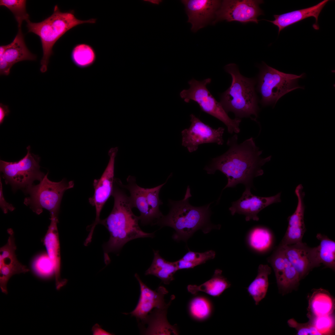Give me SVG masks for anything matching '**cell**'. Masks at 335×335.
<instances>
[{"label": "cell", "instance_id": "1", "mask_svg": "<svg viewBox=\"0 0 335 335\" xmlns=\"http://www.w3.org/2000/svg\"><path fill=\"white\" fill-rule=\"evenodd\" d=\"M238 140L236 134L229 138L227 142L228 150L212 159L204 169L208 174H214L219 170L226 175L228 182L223 190L234 187L239 184L251 188L253 179L264 174L261 167L272 157L263 158L261 156L262 151L256 146L253 138L240 144L238 143Z\"/></svg>", "mask_w": 335, "mask_h": 335}, {"label": "cell", "instance_id": "2", "mask_svg": "<svg viewBox=\"0 0 335 335\" xmlns=\"http://www.w3.org/2000/svg\"><path fill=\"white\" fill-rule=\"evenodd\" d=\"M122 184L114 183L112 196L113 209L108 216L101 220L108 230L110 238L104 246L105 257L110 252L119 251L127 242L138 238H153L154 233H147L140 228L139 217L133 213L129 197L122 189Z\"/></svg>", "mask_w": 335, "mask_h": 335}, {"label": "cell", "instance_id": "3", "mask_svg": "<svg viewBox=\"0 0 335 335\" xmlns=\"http://www.w3.org/2000/svg\"><path fill=\"white\" fill-rule=\"evenodd\" d=\"M191 196L188 186L184 198L179 201L169 200V213L163 215L154 223L161 227L168 226L174 229L175 232L172 237L176 241H186L200 229L207 233L212 229L221 227L220 225H214L210 221L211 203L202 206H193L189 202Z\"/></svg>", "mask_w": 335, "mask_h": 335}, {"label": "cell", "instance_id": "4", "mask_svg": "<svg viewBox=\"0 0 335 335\" xmlns=\"http://www.w3.org/2000/svg\"><path fill=\"white\" fill-rule=\"evenodd\" d=\"M96 22L95 19L86 20L78 19L74 10L62 12L57 5L54 7L52 14L42 21L38 23H33L29 20L27 21L28 32L38 36L41 41L43 55L40 62L41 72L44 73L47 71L49 58L53 53V47L60 37L78 25L94 24Z\"/></svg>", "mask_w": 335, "mask_h": 335}, {"label": "cell", "instance_id": "5", "mask_svg": "<svg viewBox=\"0 0 335 335\" xmlns=\"http://www.w3.org/2000/svg\"><path fill=\"white\" fill-rule=\"evenodd\" d=\"M225 69L231 76L230 87L221 97L220 103L226 112H232L236 118L258 117L259 108L255 90V83L240 73L236 65L228 64Z\"/></svg>", "mask_w": 335, "mask_h": 335}, {"label": "cell", "instance_id": "6", "mask_svg": "<svg viewBox=\"0 0 335 335\" xmlns=\"http://www.w3.org/2000/svg\"><path fill=\"white\" fill-rule=\"evenodd\" d=\"M48 172L38 185L33 184L25 189L29 195L25 198L24 203L38 215L43 209L50 212V215L58 216L61 199L65 192L73 188V181L63 179L59 182H54L47 177Z\"/></svg>", "mask_w": 335, "mask_h": 335}, {"label": "cell", "instance_id": "7", "mask_svg": "<svg viewBox=\"0 0 335 335\" xmlns=\"http://www.w3.org/2000/svg\"><path fill=\"white\" fill-rule=\"evenodd\" d=\"M211 79L207 78L202 81L194 79L188 82L190 86L188 89L181 92L180 96L185 102H189L190 100L196 102L203 111L216 118L226 126L229 133H238L241 122L240 118H230L220 102L217 101L207 87Z\"/></svg>", "mask_w": 335, "mask_h": 335}, {"label": "cell", "instance_id": "8", "mask_svg": "<svg viewBox=\"0 0 335 335\" xmlns=\"http://www.w3.org/2000/svg\"><path fill=\"white\" fill-rule=\"evenodd\" d=\"M304 76V73L299 75L287 74L265 64L260 71L258 85L261 103L264 106L275 104L288 93L298 88L304 89L297 83Z\"/></svg>", "mask_w": 335, "mask_h": 335}, {"label": "cell", "instance_id": "9", "mask_svg": "<svg viewBox=\"0 0 335 335\" xmlns=\"http://www.w3.org/2000/svg\"><path fill=\"white\" fill-rule=\"evenodd\" d=\"M27 153L18 161L8 162L0 160V170L6 183L10 184L14 191L26 189L35 180L40 181L45 176L40 170V157L30 152V147L26 148Z\"/></svg>", "mask_w": 335, "mask_h": 335}, {"label": "cell", "instance_id": "10", "mask_svg": "<svg viewBox=\"0 0 335 335\" xmlns=\"http://www.w3.org/2000/svg\"><path fill=\"white\" fill-rule=\"evenodd\" d=\"M261 0H225L221 2L212 23L220 21H238L242 23H258L259 16L263 14L259 5Z\"/></svg>", "mask_w": 335, "mask_h": 335}, {"label": "cell", "instance_id": "11", "mask_svg": "<svg viewBox=\"0 0 335 335\" xmlns=\"http://www.w3.org/2000/svg\"><path fill=\"white\" fill-rule=\"evenodd\" d=\"M118 150L117 147L112 148L109 150L108 152L109 160L106 168L101 177L93 181L94 192L93 195L89 198V202L95 208L96 218L89 233L91 236L92 235L96 226L100 223V215L103 206L112 195L115 180V159Z\"/></svg>", "mask_w": 335, "mask_h": 335}, {"label": "cell", "instance_id": "12", "mask_svg": "<svg viewBox=\"0 0 335 335\" xmlns=\"http://www.w3.org/2000/svg\"><path fill=\"white\" fill-rule=\"evenodd\" d=\"M190 127L182 131V145L190 153L196 150L200 145L215 143L222 145L225 129L219 127L214 129L200 120L193 114L190 115Z\"/></svg>", "mask_w": 335, "mask_h": 335}, {"label": "cell", "instance_id": "13", "mask_svg": "<svg viewBox=\"0 0 335 335\" xmlns=\"http://www.w3.org/2000/svg\"><path fill=\"white\" fill-rule=\"evenodd\" d=\"M135 276L139 284L140 294L135 308L129 314L144 322L149 313H150L154 308L168 307L175 297L174 296L172 297L170 302L166 304L164 297L168 292L165 288L160 286L155 290H153L143 283L137 273L135 274Z\"/></svg>", "mask_w": 335, "mask_h": 335}, {"label": "cell", "instance_id": "14", "mask_svg": "<svg viewBox=\"0 0 335 335\" xmlns=\"http://www.w3.org/2000/svg\"><path fill=\"white\" fill-rule=\"evenodd\" d=\"M250 190V187H245L241 197L232 203L229 210L232 215L236 213L243 214L245 216L246 221L251 220L258 221L257 215L260 212L273 203L281 201V193L272 196L262 197L252 194Z\"/></svg>", "mask_w": 335, "mask_h": 335}, {"label": "cell", "instance_id": "15", "mask_svg": "<svg viewBox=\"0 0 335 335\" xmlns=\"http://www.w3.org/2000/svg\"><path fill=\"white\" fill-rule=\"evenodd\" d=\"M285 255L301 279L313 268L320 265L315 247L311 248L302 242L285 245L281 243Z\"/></svg>", "mask_w": 335, "mask_h": 335}, {"label": "cell", "instance_id": "16", "mask_svg": "<svg viewBox=\"0 0 335 335\" xmlns=\"http://www.w3.org/2000/svg\"><path fill=\"white\" fill-rule=\"evenodd\" d=\"M188 17L191 24V30L196 32L206 26L214 18L221 2L217 0H183Z\"/></svg>", "mask_w": 335, "mask_h": 335}, {"label": "cell", "instance_id": "17", "mask_svg": "<svg viewBox=\"0 0 335 335\" xmlns=\"http://www.w3.org/2000/svg\"><path fill=\"white\" fill-rule=\"evenodd\" d=\"M301 184L299 185L295 189L297 204L294 212L288 218V227L280 243L282 244L288 245L302 242L306 230L304 221L305 206L303 200L305 194Z\"/></svg>", "mask_w": 335, "mask_h": 335}, {"label": "cell", "instance_id": "18", "mask_svg": "<svg viewBox=\"0 0 335 335\" xmlns=\"http://www.w3.org/2000/svg\"><path fill=\"white\" fill-rule=\"evenodd\" d=\"M50 217L51 223L43 242L54 267L56 288L59 290L66 284L67 280L61 279L60 277V257L57 227L58 216H52Z\"/></svg>", "mask_w": 335, "mask_h": 335}, {"label": "cell", "instance_id": "19", "mask_svg": "<svg viewBox=\"0 0 335 335\" xmlns=\"http://www.w3.org/2000/svg\"><path fill=\"white\" fill-rule=\"evenodd\" d=\"M7 232L9 234L7 242L0 248V275L4 279L8 280L14 275L25 273L29 270L16 258V247L13 230L9 229Z\"/></svg>", "mask_w": 335, "mask_h": 335}, {"label": "cell", "instance_id": "20", "mask_svg": "<svg viewBox=\"0 0 335 335\" xmlns=\"http://www.w3.org/2000/svg\"><path fill=\"white\" fill-rule=\"evenodd\" d=\"M328 1V0H324L315 5L308 8L281 15H274V20L267 21L272 23L278 27L279 34L285 28L307 18L313 17L315 18L316 21L315 24L313 25V27L315 29H318L319 28L318 25V16L323 7Z\"/></svg>", "mask_w": 335, "mask_h": 335}, {"label": "cell", "instance_id": "21", "mask_svg": "<svg viewBox=\"0 0 335 335\" xmlns=\"http://www.w3.org/2000/svg\"><path fill=\"white\" fill-rule=\"evenodd\" d=\"M127 184L123 185L124 188L129 192L130 202L132 208H136L139 211V216L141 223L143 225L153 224L156 219L148 204L144 188L136 184L135 177L129 176L127 178Z\"/></svg>", "mask_w": 335, "mask_h": 335}, {"label": "cell", "instance_id": "22", "mask_svg": "<svg viewBox=\"0 0 335 335\" xmlns=\"http://www.w3.org/2000/svg\"><path fill=\"white\" fill-rule=\"evenodd\" d=\"M3 46L5 51L3 54H0V56L4 58L11 67L19 62L34 60L36 59V55L30 52L25 45L21 28H18V33L13 41Z\"/></svg>", "mask_w": 335, "mask_h": 335}, {"label": "cell", "instance_id": "23", "mask_svg": "<svg viewBox=\"0 0 335 335\" xmlns=\"http://www.w3.org/2000/svg\"><path fill=\"white\" fill-rule=\"evenodd\" d=\"M222 273L221 270H216L212 278L203 284L199 285H189L187 288L188 292L193 295L201 292L213 297H219L231 286L230 283Z\"/></svg>", "mask_w": 335, "mask_h": 335}, {"label": "cell", "instance_id": "24", "mask_svg": "<svg viewBox=\"0 0 335 335\" xmlns=\"http://www.w3.org/2000/svg\"><path fill=\"white\" fill-rule=\"evenodd\" d=\"M154 257L152 264L146 271V275H153L166 284L174 279V275L178 270L175 262L165 260L160 255L158 250H154Z\"/></svg>", "mask_w": 335, "mask_h": 335}, {"label": "cell", "instance_id": "25", "mask_svg": "<svg viewBox=\"0 0 335 335\" xmlns=\"http://www.w3.org/2000/svg\"><path fill=\"white\" fill-rule=\"evenodd\" d=\"M271 272L268 265H260L256 277L247 288L256 305L266 296L269 285L268 277Z\"/></svg>", "mask_w": 335, "mask_h": 335}, {"label": "cell", "instance_id": "26", "mask_svg": "<svg viewBox=\"0 0 335 335\" xmlns=\"http://www.w3.org/2000/svg\"><path fill=\"white\" fill-rule=\"evenodd\" d=\"M168 307L162 309L156 308L154 312L148 316L145 322L150 320V324L147 329L149 331L154 328L152 334L154 335H177L178 332L176 327L171 325L167 319V312Z\"/></svg>", "mask_w": 335, "mask_h": 335}, {"label": "cell", "instance_id": "27", "mask_svg": "<svg viewBox=\"0 0 335 335\" xmlns=\"http://www.w3.org/2000/svg\"><path fill=\"white\" fill-rule=\"evenodd\" d=\"M316 238L320 241L319 245L315 247L317 255L320 264L334 270L335 267V242L327 236L320 233Z\"/></svg>", "mask_w": 335, "mask_h": 335}, {"label": "cell", "instance_id": "28", "mask_svg": "<svg viewBox=\"0 0 335 335\" xmlns=\"http://www.w3.org/2000/svg\"><path fill=\"white\" fill-rule=\"evenodd\" d=\"M71 58L74 64L80 68L89 67L96 61V56L93 48L85 43L76 45L73 48Z\"/></svg>", "mask_w": 335, "mask_h": 335}, {"label": "cell", "instance_id": "29", "mask_svg": "<svg viewBox=\"0 0 335 335\" xmlns=\"http://www.w3.org/2000/svg\"><path fill=\"white\" fill-rule=\"evenodd\" d=\"M311 315L319 316L332 314L334 310V302L328 294L323 291L313 294L310 303Z\"/></svg>", "mask_w": 335, "mask_h": 335}, {"label": "cell", "instance_id": "30", "mask_svg": "<svg viewBox=\"0 0 335 335\" xmlns=\"http://www.w3.org/2000/svg\"><path fill=\"white\" fill-rule=\"evenodd\" d=\"M215 251L209 250L203 252L189 251L181 259L175 261L178 270L193 268L204 264L215 257Z\"/></svg>", "mask_w": 335, "mask_h": 335}, {"label": "cell", "instance_id": "31", "mask_svg": "<svg viewBox=\"0 0 335 335\" xmlns=\"http://www.w3.org/2000/svg\"><path fill=\"white\" fill-rule=\"evenodd\" d=\"M189 308L191 316L199 321L203 320L208 318L212 311V306L211 302L206 297L201 296L197 297L192 299Z\"/></svg>", "mask_w": 335, "mask_h": 335}, {"label": "cell", "instance_id": "32", "mask_svg": "<svg viewBox=\"0 0 335 335\" xmlns=\"http://www.w3.org/2000/svg\"><path fill=\"white\" fill-rule=\"evenodd\" d=\"M26 1L25 0H1L0 5L8 8L13 14L18 23V27L21 28L23 21L29 20L26 10Z\"/></svg>", "mask_w": 335, "mask_h": 335}, {"label": "cell", "instance_id": "33", "mask_svg": "<svg viewBox=\"0 0 335 335\" xmlns=\"http://www.w3.org/2000/svg\"><path fill=\"white\" fill-rule=\"evenodd\" d=\"M271 241V235L266 229L257 227L250 232L249 237V243L254 249L261 251L266 249Z\"/></svg>", "mask_w": 335, "mask_h": 335}, {"label": "cell", "instance_id": "34", "mask_svg": "<svg viewBox=\"0 0 335 335\" xmlns=\"http://www.w3.org/2000/svg\"><path fill=\"white\" fill-rule=\"evenodd\" d=\"M168 178L164 183L150 188L144 190L149 207L154 214L156 221L163 215L159 210V206L163 203L159 198V193L162 187L166 183Z\"/></svg>", "mask_w": 335, "mask_h": 335}, {"label": "cell", "instance_id": "35", "mask_svg": "<svg viewBox=\"0 0 335 335\" xmlns=\"http://www.w3.org/2000/svg\"><path fill=\"white\" fill-rule=\"evenodd\" d=\"M332 314L319 316L309 315L310 323L321 335L332 334L334 331V319Z\"/></svg>", "mask_w": 335, "mask_h": 335}, {"label": "cell", "instance_id": "36", "mask_svg": "<svg viewBox=\"0 0 335 335\" xmlns=\"http://www.w3.org/2000/svg\"><path fill=\"white\" fill-rule=\"evenodd\" d=\"M300 279L298 273L287 258L281 281L278 285L279 289L286 290L291 288L297 285Z\"/></svg>", "mask_w": 335, "mask_h": 335}, {"label": "cell", "instance_id": "37", "mask_svg": "<svg viewBox=\"0 0 335 335\" xmlns=\"http://www.w3.org/2000/svg\"><path fill=\"white\" fill-rule=\"evenodd\" d=\"M33 268L35 272L40 276H46L55 274L53 264L47 254L38 257L33 262Z\"/></svg>", "mask_w": 335, "mask_h": 335}, {"label": "cell", "instance_id": "38", "mask_svg": "<svg viewBox=\"0 0 335 335\" xmlns=\"http://www.w3.org/2000/svg\"><path fill=\"white\" fill-rule=\"evenodd\" d=\"M290 326L295 328L298 335H321V333L310 323L306 324H300L293 319L288 321Z\"/></svg>", "mask_w": 335, "mask_h": 335}, {"label": "cell", "instance_id": "39", "mask_svg": "<svg viewBox=\"0 0 335 335\" xmlns=\"http://www.w3.org/2000/svg\"><path fill=\"white\" fill-rule=\"evenodd\" d=\"M0 206L3 212L7 213L8 211H12L15 208L13 205L5 200L3 193L2 184L0 179Z\"/></svg>", "mask_w": 335, "mask_h": 335}, {"label": "cell", "instance_id": "40", "mask_svg": "<svg viewBox=\"0 0 335 335\" xmlns=\"http://www.w3.org/2000/svg\"><path fill=\"white\" fill-rule=\"evenodd\" d=\"M11 68L4 58L2 56H0V75H8Z\"/></svg>", "mask_w": 335, "mask_h": 335}, {"label": "cell", "instance_id": "41", "mask_svg": "<svg viewBox=\"0 0 335 335\" xmlns=\"http://www.w3.org/2000/svg\"><path fill=\"white\" fill-rule=\"evenodd\" d=\"M10 112L7 105H5L0 103V124L3 122L5 117L8 115Z\"/></svg>", "mask_w": 335, "mask_h": 335}, {"label": "cell", "instance_id": "42", "mask_svg": "<svg viewBox=\"0 0 335 335\" xmlns=\"http://www.w3.org/2000/svg\"><path fill=\"white\" fill-rule=\"evenodd\" d=\"M93 335H110L111 333L104 330L98 324H96L92 330Z\"/></svg>", "mask_w": 335, "mask_h": 335}, {"label": "cell", "instance_id": "43", "mask_svg": "<svg viewBox=\"0 0 335 335\" xmlns=\"http://www.w3.org/2000/svg\"><path fill=\"white\" fill-rule=\"evenodd\" d=\"M149 2L154 4H159L162 2L161 0H146Z\"/></svg>", "mask_w": 335, "mask_h": 335}]
</instances>
